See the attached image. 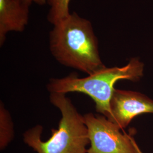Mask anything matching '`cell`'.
<instances>
[{
  "label": "cell",
  "mask_w": 153,
  "mask_h": 153,
  "mask_svg": "<svg viewBox=\"0 0 153 153\" xmlns=\"http://www.w3.org/2000/svg\"><path fill=\"white\" fill-rule=\"evenodd\" d=\"M109 108L107 119L123 129L138 115L153 113V100L141 93L115 89Z\"/></svg>",
  "instance_id": "cell-5"
},
{
  "label": "cell",
  "mask_w": 153,
  "mask_h": 153,
  "mask_svg": "<svg viewBox=\"0 0 153 153\" xmlns=\"http://www.w3.org/2000/svg\"><path fill=\"white\" fill-rule=\"evenodd\" d=\"M50 102L60 110L57 129H52L47 141L42 140L43 128L40 125L23 134V141L38 153H87L90 143L88 128L81 115L65 94L50 93Z\"/></svg>",
  "instance_id": "cell-2"
},
{
  "label": "cell",
  "mask_w": 153,
  "mask_h": 153,
  "mask_svg": "<svg viewBox=\"0 0 153 153\" xmlns=\"http://www.w3.org/2000/svg\"><path fill=\"white\" fill-rule=\"evenodd\" d=\"M83 119L90 142L87 153H142L133 138L105 116L88 113Z\"/></svg>",
  "instance_id": "cell-4"
},
{
  "label": "cell",
  "mask_w": 153,
  "mask_h": 153,
  "mask_svg": "<svg viewBox=\"0 0 153 153\" xmlns=\"http://www.w3.org/2000/svg\"><path fill=\"white\" fill-rule=\"evenodd\" d=\"M26 0H0V45L7 33L24 31L29 21L30 7Z\"/></svg>",
  "instance_id": "cell-6"
},
{
  "label": "cell",
  "mask_w": 153,
  "mask_h": 153,
  "mask_svg": "<svg viewBox=\"0 0 153 153\" xmlns=\"http://www.w3.org/2000/svg\"><path fill=\"white\" fill-rule=\"evenodd\" d=\"M71 0H47V4L49 6L47 20L51 24L54 25L71 14Z\"/></svg>",
  "instance_id": "cell-8"
},
{
  "label": "cell",
  "mask_w": 153,
  "mask_h": 153,
  "mask_svg": "<svg viewBox=\"0 0 153 153\" xmlns=\"http://www.w3.org/2000/svg\"><path fill=\"white\" fill-rule=\"evenodd\" d=\"M143 64L138 59L133 58L124 66H105L85 78H79L73 73L61 78H51L47 88L50 93L85 94L95 102L97 111L107 118L115 83L121 79L139 81L143 76Z\"/></svg>",
  "instance_id": "cell-3"
},
{
  "label": "cell",
  "mask_w": 153,
  "mask_h": 153,
  "mask_svg": "<svg viewBox=\"0 0 153 153\" xmlns=\"http://www.w3.org/2000/svg\"><path fill=\"white\" fill-rule=\"evenodd\" d=\"M14 137L11 115L1 102L0 105V149H5Z\"/></svg>",
  "instance_id": "cell-7"
},
{
  "label": "cell",
  "mask_w": 153,
  "mask_h": 153,
  "mask_svg": "<svg viewBox=\"0 0 153 153\" xmlns=\"http://www.w3.org/2000/svg\"><path fill=\"white\" fill-rule=\"evenodd\" d=\"M28 2H30L31 4L33 3L37 4L38 5L43 6L47 4V0H26Z\"/></svg>",
  "instance_id": "cell-9"
},
{
  "label": "cell",
  "mask_w": 153,
  "mask_h": 153,
  "mask_svg": "<svg viewBox=\"0 0 153 153\" xmlns=\"http://www.w3.org/2000/svg\"><path fill=\"white\" fill-rule=\"evenodd\" d=\"M53 26L49 49L61 65L88 75L105 67L100 57L98 40L88 19L74 11Z\"/></svg>",
  "instance_id": "cell-1"
}]
</instances>
